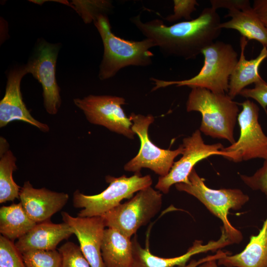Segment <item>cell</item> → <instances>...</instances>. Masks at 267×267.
<instances>
[{"label":"cell","instance_id":"obj_25","mask_svg":"<svg viewBox=\"0 0 267 267\" xmlns=\"http://www.w3.org/2000/svg\"><path fill=\"white\" fill-rule=\"evenodd\" d=\"M26 267H61L58 250H31L22 254Z\"/></svg>","mask_w":267,"mask_h":267},{"label":"cell","instance_id":"obj_31","mask_svg":"<svg viewBox=\"0 0 267 267\" xmlns=\"http://www.w3.org/2000/svg\"><path fill=\"white\" fill-rule=\"evenodd\" d=\"M210 2L211 7L216 10L220 8L244 10L251 7L249 0H210Z\"/></svg>","mask_w":267,"mask_h":267},{"label":"cell","instance_id":"obj_30","mask_svg":"<svg viewBox=\"0 0 267 267\" xmlns=\"http://www.w3.org/2000/svg\"><path fill=\"white\" fill-rule=\"evenodd\" d=\"M253 88H245L240 95L245 98H251L257 102L266 111L267 107V83L263 79L255 83Z\"/></svg>","mask_w":267,"mask_h":267},{"label":"cell","instance_id":"obj_13","mask_svg":"<svg viewBox=\"0 0 267 267\" xmlns=\"http://www.w3.org/2000/svg\"><path fill=\"white\" fill-rule=\"evenodd\" d=\"M64 222L71 228L78 238L80 249L91 267H104L101 246L105 230L102 216L76 217L61 212Z\"/></svg>","mask_w":267,"mask_h":267},{"label":"cell","instance_id":"obj_15","mask_svg":"<svg viewBox=\"0 0 267 267\" xmlns=\"http://www.w3.org/2000/svg\"><path fill=\"white\" fill-rule=\"evenodd\" d=\"M27 74L25 66L12 70L9 73L5 94L0 101V127L18 120L27 123L43 132H48V126L35 119L23 101L20 83L23 77Z\"/></svg>","mask_w":267,"mask_h":267},{"label":"cell","instance_id":"obj_6","mask_svg":"<svg viewBox=\"0 0 267 267\" xmlns=\"http://www.w3.org/2000/svg\"><path fill=\"white\" fill-rule=\"evenodd\" d=\"M108 187L101 193L85 195L76 190L73 195L74 207L83 208L78 214L81 217L102 216L118 206L124 199L130 198L134 193L151 186L152 179L150 175L142 176L140 173L127 177L107 176Z\"/></svg>","mask_w":267,"mask_h":267},{"label":"cell","instance_id":"obj_22","mask_svg":"<svg viewBox=\"0 0 267 267\" xmlns=\"http://www.w3.org/2000/svg\"><path fill=\"white\" fill-rule=\"evenodd\" d=\"M36 224L29 217L20 202L0 208V232L13 242L25 235Z\"/></svg>","mask_w":267,"mask_h":267},{"label":"cell","instance_id":"obj_10","mask_svg":"<svg viewBox=\"0 0 267 267\" xmlns=\"http://www.w3.org/2000/svg\"><path fill=\"white\" fill-rule=\"evenodd\" d=\"M73 101L90 123L102 126L129 138H134L135 134L132 129V122L122 108L126 104L123 97L89 95L83 98H75Z\"/></svg>","mask_w":267,"mask_h":267},{"label":"cell","instance_id":"obj_28","mask_svg":"<svg viewBox=\"0 0 267 267\" xmlns=\"http://www.w3.org/2000/svg\"><path fill=\"white\" fill-rule=\"evenodd\" d=\"M174 13L164 18L169 22H175L181 18L186 21L192 20L191 14L196 10V5H198L195 0H174Z\"/></svg>","mask_w":267,"mask_h":267},{"label":"cell","instance_id":"obj_19","mask_svg":"<svg viewBox=\"0 0 267 267\" xmlns=\"http://www.w3.org/2000/svg\"><path fill=\"white\" fill-rule=\"evenodd\" d=\"M226 267H267V217L256 235H252L240 253L227 255L218 260Z\"/></svg>","mask_w":267,"mask_h":267},{"label":"cell","instance_id":"obj_7","mask_svg":"<svg viewBox=\"0 0 267 267\" xmlns=\"http://www.w3.org/2000/svg\"><path fill=\"white\" fill-rule=\"evenodd\" d=\"M162 205V194L149 186L137 192L129 200L102 217L105 227L116 229L131 238L159 212Z\"/></svg>","mask_w":267,"mask_h":267},{"label":"cell","instance_id":"obj_17","mask_svg":"<svg viewBox=\"0 0 267 267\" xmlns=\"http://www.w3.org/2000/svg\"><path fill=\"white\" fill-rule=\"evenodd\" d=\"M73 234L67 223H54L49 220L37 223L15 245L21 254L31 250H54L61 241Z\"/></svg>","mask_w":267,"mask_h":267},{"label":"cell","instance_id":"obj_33","mask_svg":"<svg viewBox=\"0 0 267 267\" xmlns=\"http://www.w3.org/2000/svg\"><path fill=\"white\" fill-rule=\"evenodd\" d=\"M230 255L228 252H224L221 250L218 251L217 253L213 255H209L198 260H192L187 265L183 266H178L177 267H197L202 263L212 260H219L223 257Z\"/></svg>","mask_w":267,"mask_h":267},{"label":"cell","instance_id":"obj_27","mask_svg":"<svg viewBox=\"0 0 267 267\" xmlns=\"http://www.w3.org/2000/svg\"><path fill=\"white\" fill-rule=\"evenodd\" d=\"M62 258L61 267H91L80 246L68 241L58 249Z\"/></svg>","mask_w":267,"mask_h":267},{"label":"cell","instance_id":"obj_11","mask_svg":"<svg viewBox=\"0 0 267 267\" xmlns=\"http://www.w3.org/2000/svg\"><path fill=\"white\" fill-rule=\"evenodd\" d=\"M182 141V156L174 162L166 176L159 177L155 186L163 193L167 194L173 184L188 183V176L198 162L213 155L225 156L221 151L223 148L222 144H205L199 130H196L191 136L184 138Z\"/></svg>","mask_w":267,"mask_h":267},{"label":"cell","instance_id":"obj_32","mask_svg":"<svg viewBox=\"0 0 267 267\" xmlns=\"http://www.w3.org/2000/svg\"><path fill=\"white\" fill-rule=\"evenodd\" d=\"M252 7L267 29V0H255Z\"/></svg>","mask_w":267,"mask_h":267},{"label":"cell","instance_id":"obj_3","mask_svg":"<svg viewBox=\"0 0 267 267\" xmlns=\"http://www.w3.org/2000/svg\"><path fill=\"white\" fill-rule=\"evenodd\" d=\"M238 104L225 93L193 88L186 107L187 112L201 113V132L214 138L226 139L232 144L235 142L234 130L239 114Z\"/></svg>","mask_w":267,"mask_h":267},{"label":"cell","instance_id":"obj_5","mask_svg":"<svg viewBox=\"0 0 267 267\" xmlns=\"http://www.w3.org/2000/svg\"><path fill=\"white\" fill-rule=\"evenodd\" d=\"M188 183L175 184L177 190L185 192L196 198L222 222L224 229L232 243H239L243 238L241 232L229 222V210H237L246 203L249 196L239 189H214L208 187L204 179L199 177L194 168L188 176Z\"/></svg>","mask_w":267,"mask_h":267},{"label":"cell","instance_id":"obj_21","mask_svg":"<svg viewBox=\"0 0 267 267\" xmlns=\"http://www.w3.org/2000/svg\"><path fill=\"white\" fill-rule=\"evenodd\" d=\"M225 17L231 19L221 23L220 28L238 31L248 41L254 40L267 47V29L253 9L250 7L244 10H228Z\"/></svg>","mask_w":267,"mask_h":267},{"label":"cell","instance_id":"obj_23","mask_svg":"<svg viewBox=\"0 0 267 267\" xmlns=\"http://www.w3.org/2000/svg\"><path fill=\"white\" fill-rule=\"evenodd\" d=\"M0 203L13 201L20 199L21 187L14 181L12 174L17 170L16 157L8 149L6 139L0 137Z\"/></svg>","mask_w":267,"mask_h":267},{"label":"cell","instance_id":"obj_26","mask_svg":"<svg viewBox=\"0 0 267 267\" xmlns=\"http://www.w3.org/2000/svg\"><path fill=\"white\" fill-rule=\"evenodd\" d=\"M0 267H26L15 244L2 235L0 236Z\"/></svg>","mask_w":267,"mask_h":267},{"label":"cell","instance_id":"obj_2","mask_svg":"<svg viewBox=\"0 0 267 267\" xmlns=\"http://www.w3.org/2000/svg\"><path fill=\"white\" fill-rule=\"evenodd\" d=\"M93 22L104 46L98 74L100 80L113 77L127 66L144 67L152 63L154 55L150 49L155 45L152 40L145 38L139 41H130L116 36L111 31L107 15H99Z\"/></svg>","mask_w":267,"mask_h":267},{"label":"cell","instance_id":"obj_14","mask_svg":"<svg viewBox=\"0 0 267 267\" xmlns=\"http://www.w3.org/2000/svg\"><path fill=\"white\" fill-rule=\"evenodd\" d=\"M221 235L218 240L210 241L206 244H203L202 240H195L185 254L169 258L154 255L148 248H143L140 246L135 235L132 240L133 260L131 267H175L185 266L190 258L195 255L214 251L232 244L222 227H221Z\"/></svg>","mask_w":267,"mask_h":267},{"label":"cell","instance_id":"obj_1","mask_svg":"<svg viewBox=\"0 0 267 267\" xmlns=\"http://www.w3.org/2000/svg\"><path fill=\"white\" fill-rule=\"evenodd\" d=\"M131 22L167 56L192 59L201 53L220 36L221 18L216 10L204 8L195 19L165 25L159 19L142 21L140 15L130 18Z\"/></svg>","mask_w":267,"mask_h":267},{"label":"cell","instance_id":"obj_20","mask_svg":"<svg viewBox=\"0 0 267 267\" xmlns=\"http://www.w3.org/2000/svg\"><path fill=\"white\" fill-rule=\"evenodd\" d=\"M101 252L104 267H131L132 240L119 231L107 228L104 231Z\"/></svg>","mask_w":267,"mask_h":267},{"label":"cell","instance_id":"obj_9","mask_svg":"<svg viewBox=\"0 0 267 267\" xmlns=\"http://www.w3.org/2000/svg\"><path fill=\"white\" fill-rule=\"evenodd\" d=\"M242 110L237 121L240 136L237 141L223 148L224 158L234 162L255 158L267 159V136L259 123L260 108L249 99L240 103Z\"/></svg>","mask_w":267,"mask_h":267},{"label":"cell","instance_id":"obj_24","mask_svg":"<svg viewBox=\"0 0 267 267\" xmlns=\"http://www.w3.org/2000/svg\"><path fill=\"white\" fill-rule=\"evenodd\" d=\"M72 4L86 23L94 21L100 15L106 14L113 8L109 0H74Z\"/></svg>","mask_w":267,"mask_h":267},{"label":"cell","instance_id":"obj_34","mask_svg":"<svg viewBox=\"0 0 267 267\" xmlns=\"http://www.w3.org/2000/svg\"><path fill=\"white\" fill-rule=\"evenodd\" d=\"M217 261V260H210L202 263L197 267H218Z\"/></svg>","mask_w":267,"mask_h":267},{"label":"cell","instance_id":"obj_29","mask_svg":"<svg viewBox=\"0 0 267 267\" xmlns=\"http://www.w3.org/2000/svg\"><path fill=\"white\" fill-rule=\"evenodd\" d=\"M240 178L252 190L261 191L267 198V159L253 175H240Z\"/></svg>","mask_w":267,"mask_h":267},{"label":"cell","instance_id":"obj_18","mask_svg":"<svg viewBox=\"0 0 267 267\" xmlns=\"http://www.w3.org/2000/svg\"><path fill=\"white\" fill-rule=\"evenodd\" d=\"M248 41L243 36L240 38V56L231 73L229 81L228 95L233 99L247 86L256 83L262 78L259 74V68L262 62L267 58V47L263 46L259 54L254 59L247 60L245 58V47Z\"/></svg>","mask_w":267,"mask_h":267},{"label":"cell","instance_id":"obj_16","mask_svg":"<svg viewBox=\"0 0 267 267\" xmlns=\"http://www.w3.org/2000/svg\"><path fill=\"white\" fill-rule=\"evenodd\" d=\"M20 200L29 217L36 223L49 221L52 215L66 204L69 195L45 188H36L29 181L24 182L20 191Z\"/></svg>","mask_w":267,"mask_h":267},{"label":"cell","instance_id":"obj_8","mask_svg":"<svg viewBox=\"0 0 267 267\" xmlns=\"http://www.w3.org/2000/svg\"><path fill=\"white\" fill-rule=\"evenodd\" d=\"M132 122V129L140 142L138 154L124 166V170L134 173H140L142 168H148L160 177L166 176L170 172L177 156L182 154V144L175 150L158 147L150 139L148 128L154 121L151 115L144 116L132 113L129 116Z\"/></svg>","mask_w":267,"mask_h":267},{"label":"cell","instance_id":"obj_4","mask_svg":"<svg viewBox=\"0 0 267 267\" xmlns=\"http://www.w3.org/2000/svg\"><path fill=\"white\" fill-rule=\"evenodd\" d=\"M201 53L204 55V64L196 75L189 79L173 81L152 78L155 85L152 90L175 85L203 88L216 93L228 92L229 78L238 60L232 45L216 41L205 48Z\"/></svg>","mask_w":267,"mask_h":267},{"label":"cell","instance_id":"obj_12","mask_svg":"<svg viewBox=\"0 0 267 267\" xmlns=\"http://www.w3.org/2000/svg\"><path fill=\"white\" fill-rule=\"evenodd\" d=\"M58 50L56 45L42 42L39 45L34 57L25 66L28 73L32 74L41 84L44 106L51 115L57 114L61 103L55 78Z\"/></svg>","mask_w":267,"mask_h":267}]
</instances>
